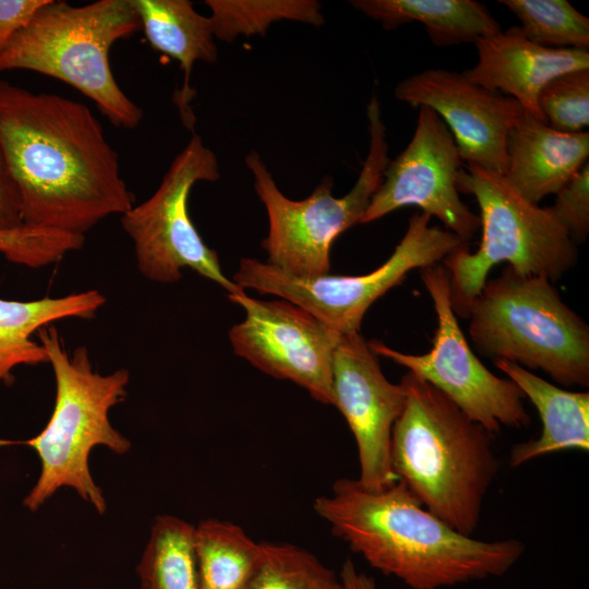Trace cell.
I'll return each mask as SVG.
<instances>
[{
  "label": "cell",
  "mask_w": 589,
  "mask_h": 589,
  "mask_svg": "<svg viewBox=\"0 0 589 589\" xmlns=\"http://www.w3.org/2000/svg\"><path fill=\"white\" fill-rule=\"evenodd\" d=\"M0 147L24 225L84 236L133 206L118 153L82 103L0 81Z\"/></svg>",
  "instance_id": "6da1fadb"
},
{
  "label": "cell",
  "mask_w": 589,
  "mask_h": 589,
  "mask_svg": "<svg viewBox=\"0 0 589 589\" xmlns=\"http://www.w3.org/2000/svg\"><path fill=\"white\" fill-rule=\"evenodd\" d=\"M333 533L373 568L411 589H441L507 573L525 552L514 538L485 541L462 534L429 512L399 480L369 488L335 481L313 503Z\"/></svg>",
  "instance_id": "7a4b0ae2"
},
{
  "label": "cell",
  "mask_w": 589,
  "mask_h": 589,
  "mask_svg": "<svg viewBox=\"0 0 589 589\" xmlns=\"http://www.w3.org/2000/svg\"><path fill=\"white\" fill-rule=\"evenodd\" d=\"M405 405L390 438L397 479L433 515L472 536L498 472L491 435L436 387L407 372Z\"/></svg>",
  "instance_id": "3957f363"
},
{
  "label": "cell",
  "mask_w": 589,
  "mask_h": 589,
  "mask_svg": "<svg viewBox=\"0 0 589 589\" xmlns=\"http://www.w3.org/2000/svg\"><path fill=\"white\" fill-rule=\"evenodd\" d=\"M36 334L55 375L53 410L36 436L25 441L0 438V446L25 445L39 457V477L23 501L31 512L65 486L104 514L106 501L91 474L88 458L95 446H106L116 454H125L131 447L109 421L110 409L125 399L130 373L125 369L106 375L96 372L87 348L79 346L69 354L52 324Z\"/></svg>",
  "instance_id": "277c9868"
},
{
  "label": "cell",
  "mask_w": 589,
  "mask_h": 589,
  "mask_svg": "<svg viewBox=\"0 0 589 589\" xmlns=\"http://www.w3.org/2000/svg\"><path fill=\"white\" fill-rule=\"evenodd\" d=\"M141 28L131 0L84 5L47 0L0 53V71L28 70L58 79L92 99L116 127L135 129L143 110L116 81L112 45Z\"/></svg>",
  "instance_id": "5b68a950"
},
{
  "label": "cell",
  "mask_w": 589,
  "mask_h": 589,
  "mask_svg": "<svg viewBox=\"0 0 589 589\" xmlns=\"http://www.w3.org/2000/svg\"><path fill=\"white\" fill-rule=\"evenodd\" d=\"M468 334L476 350L541 370L567 386L589 385V327L552 281L505 266L471 302Z\"/></svg>",
  "instance_id": "8992f818"
},
{
  "label": "cell",
  "mask_w": 589,
  "mask_h": 589,
  "mask_svg": "<svg viewBox=\"0 0 589 589\" xmlns=\"http://www.w3.org/2000/svg\"><path fill=\"white\" fill-rule=\"evenodd\" d=\"M457 188L476 199L482 238L477 251L465 244L442 261L456 315L467 318L490 271L502 262L519 274L552 283L576 264L577 245L550 208L522 197L504 176L468 164L457 176Z\"/></svg>",
  "instance_id": "52a82bcc"
},
{
  "label": "cell",
  "mask_w": 589,
  "mask_h": 589,
  "mask_svg": "<svg viewBox=\"0 0 589 589\" xmlns=\"http://www.w3.org/2000/svg\"><path fill=\"white\" fill-rule=\"evenodd\" d=\"M370 145L359 177L341 197L333 195V179L325 177L311 195L293 201L281 193L261 156L245 157L254 177L255 192L264 204L268 233L262 241L272 266L296 277L329 274L334 241L365 213L389 161L386 128L375 94L368 107Z\"/></svg>",
  "instance_id": "ba28073f"
},
{
  "label": "cell",
  "mask_w": 589,
  "mask_h": 589,
  "mask_svg": "<svg viewBox=\"0 0 589 589\" xmlns=\"http://www.w3.org/2000/svg\"><path fill=\"white\" fill-rule=\"evenodd\" d=\"M431 216L413 214L407 230L392 255L365 275L296 277L268 263L241 259L233 283L288 300L340 334L360 332L369 308L392 288L400 285L416 268L431 266L458 248L468 244L455 233L430 226Z\"/></svg>",
  "instance_id": "9c48e42d"
},
{
  "label": "cell",
  "mask_w": 589,
  "mask_h": 589,
  "mask_svg": "<svg viewBox=\"0 0 589 589\" xmlns=\"http://www.w3.org/2000/svg\"><path fill=\"white\" fill-rule=\"evenodd\" d=\"M219 177L216 155L193 134L156 191L121 215L122 228L134 245L137 268L145 278L175 283L184 268H191L228 294L245 292L223 273L217 253L205 244L189 215L192 187Z\"/></svg>",
  "instance_id": "30bf717a"
},
{
  "label": "cell",
  "mask_w": 589,
  "mask_h": 589,
  "mask_svg": "<svg viewBox=\"0 0 589 589\" xmlns=\"http://www.w3.org/2000/svg\"><path fill=\"white\" fill-rule=\"evenodd\" d=\"M420 277L437 317L431 350L423 354L405 353L372 339L368 341L372 351L436 387L490 434L502 428L529 426L530 416L517 385L493 374L471 350L452 306L445 266L437 263L423 267Z\"/></svg>",
  "instance_id": "8fae6325"
},
{
  "label": "cell",
  "mask_w": 589,
  "mask_h": 589,
  "mask_svg": "<svg viewBox=\"0 0 589 589\" xmlns=\"http://www.w3.org/2000/svg\"><path fill=\"white\" fill-rule=\"evenodd\" d=\"M228 299L245 311L244 320L229 332L235 353L334 406L333 358L342 334L285 299L263 301L245 292Z\"/></svg>",
  "instance_id": "7c38bea8"
},
{
  "label": "cell",
  "mask_w": 589,
  "mask_h": 589,
  "mask_svg": "<svg viewBox=\"0 0 589 589\" xmlns=\"http://www.w3.org/2000/svg\"><path fill=\"white\" fill-rule=\"evenodd\" d=\"M461 158L446 124L429 107H419L413 135L393 160L360 219L375 221L406 206H417L469 242L480 228L479 215L461 201L457 176Z\"/></svg>",
  "instance_id": "4fadbf2b"
},
{
  "label": "cell",
  "mask_w": 589,
  "mask_h": 589,
  "mask_svg": "<svg viewBox=\"0 0 589 589\" xmlns=\"http://www.w3.org/2000/svg\"><path fill=\"white\" fill-rule=\"evenodd\" d=\"M394 94L413 108L429 107L436 112L467 165L504 176L508 134L524 113L517 100L445 69L412 74L396 85Z\"/></svg>",
  "instance_id": "5bb4252c"
},
{
  "label": "cell",
  "mask_w": 589,
  "mask_h": 589,
  "mask_svg": "<svg viewBox=\"0 0 589 589\" xmlns=\"http://www.w3.org/2000/svg\"><path fill=\"white\" fill-rule=\"evenodd\" d=\"M334 406L350 428L358 450V480L381 488L398 479L390 464L394 424L405 405V390L382 372L377 356L360 332L342 334L333 358Z\"/></svg>",
  "instance_id": "9a60e30c"
},
{
  "label": "cell",
  "mask_w": 589,
  "mask_h": 589,
  "mask_svg": "<svg viewBox=\"0 0 589 589\" xmlns=\"http://www.w3.org/2000/svg\"><path fill=\"white\" fill-rule=\"evenodd\" d=\"M478 61L464 75L472 83L517 100L525 111L545 122L538 97L553 77L589 69V50L550 48L531 41L512 26L476 43Z\"/></svg>",
  "instance_id": "2e32d148"
},
{
  "label": "cell",
  "mask_w": 589,
  "mask_h": 589,
  "mask_svg": "<svg viewBox=\"0 0 589 589\" xmlns=\"http://www.w3.org/2000/svg\"><path fill=\"white\" fill-rule=\"evenodd\" d=\"M504 178L522 197L539 204L556 194L589 157V133H566L524 110L507 139Z\"/></svg>",
  "instance_id": "e0dca14e"
},
{
  "label": "cell",
  "mask_w": 589,
  "mask_h": 589,
  "mask_svg": "<svg viewBox=\"0 0 589 589\" xmlns=\"http://www.w3.org/2000/svg\"><path fill=\"white\" fill-rule=\"evenodd\" d=\"M495 365L533 404L542 422L538 437L513 446L512 467L563 450H589L588 392L563 389L510 361L497 360Z\"/></svg>",
  "instance_id": "ac0fdd59"
},
{
  "label": "cell",
  "mask_w": 589,
  "mask_h": 589,
  "mask_svg": "<svg viewBox=\"0 0 589 589\" xmlns=\"http://www.w3.org/2000/svg\"><path fill=\"white\" fill-rule=\"evenodd\" d=\"M140 19L141 28L149 45L180 64L183 72L181 88L175 94L181 121L193 130L195 116L191 101L195 91L191 74L195 62H215L217 47L208 16L194 10L188 0H131Z\"/></svg>",
  "instance_id": "d6986e66"
},
{
  "label": "cell",
  "mask_w": 589,
  "mask_h": 589,
  "mask_svg": "<svg viewBox=\"0 0 589 589\" xmlns=\"http://www.w3.org/2000/svg\"><path fill=\"white\" fill-rule=\"evenodd\" d=\"M105 303L95 289L29 301L0 298V385L20 365L48 363L45 348L33 339L41 327L71 317L91 320Z\"/></svg>",
  "instance_id": "ffe728a7"
},
{
  "label": "cell",
  "mask_w": 589,
  "mask_h": 589,
  "mask_svg": "<svg viewBox=\"0 0 589 589\" xmlns=\"http://www.w3.org/2000/svg\"><path fill=\"white\" fill-rule=\"evenodd\" d=\"M349 3L388 31L419 22L438 47L474 44L502 31L489 9L476 0H351Z\"/></svg>",
  "instance_id": "44dd1931"
},
{
  "label": "cell",
  "mask_w": 589,
  "mask_h": 589,
  "mask_svg": "<svg viewBox=\"0 0 589 589\" xmlns=\"http://www.w3.org/2000/svg\"><path fill=\"white\" fill-rule=\"evenodd\" d=\"M197 589H248L262 560V542L216 518L194 527Z\"/></svg>",
  "instance_id": "7402d4cb"
},
{
  "label": "cell",
  "mask_w": 589,
  "mask_h": 589,
  "mask_svg": "<svg viewBox=\"0 0 589 589\" xmlns=\"http://www.w3.org/2000/svg\"><path fill=\"white\" fill-rule=\"evenodd\" d=\"M141 589H197L194 526L157 516L137 565Z\"/></svg>",
  "instance_id": "603a6c76"
},
{
  "label": "cell",
  "mask_w": 589,
  "mask_h": 589,
  "mask_svg": "<svg viewBox=\"0 0 589 589\" xmlns=\"http://www.w3.org/2000/svg\"><path fill=\"white\" fill-rule=\"evenodd\" d=\"M215 38L232 41L238 36L264 35L279 21L321 26L324 17L315 0H206Z\"/></svg>",
  "instance_id": "cb8c5ba5"
},
{
  "label": "cell",
  "mask_w": 589,
  "mask_h": 589,
  "mask_svg": "<svg viewBox=\"0 0 589 589\" xmlns=\"http://www.w3.org/2000/svg\"><path fill=\"white\" fill-rule=\"evenodd\" d=\"M531 41L560 49L589 50V19L567 0H498Z\"/></svg>",
  "instance_id": "d4e9b609"
},
{
  "label": "cell",
  "mask_w": 589,
  "mask_h": 589,
  "mask_svg": "<svg viewBox=\"0 0 589 589\" xmlns=\"http://www.w3.org/2000/svg\"><path fill=\"white\" fill-rule=\"evenodd\" d=\"M248 589H344L339 575L308 550L262 542V560Z\"/></svg>",
  "instance_id": "484cf974"
},
{
  "label": "cell",
  "mask_w": 589,
  "mask_h": 589,
  "mask_svg": "<svg viewBox=\"0 0 589 589\" xmlns=\"http://www.w3.org/2000/svg\"><path fill=\"white\" fill-rule=\"evenodd\" d=\"M85 236L20 225L0 228V254L11 263L40 268L82 249Z\"/></svg>",
  "instance_id": "4316f807"
},
{
  "label": "cell",
  "mask_w": 589,
  "mask_h": 589,
  "mask_svg": "<svg viewBox=\"0 0 589 589\" xmlns=\"http://www.w3.org/2000/svg\"><path fill=\"white\" fill-rule=\"evenodd\" d=\"M538 107L553 129L577 133L589 125V69L563 73L541 89Z\"/></svg>",
  "instance_id": "83f0119b"
},
{
  "label": "cell",
  "mask_w": 589,
  "mask_h": 589,
  "mask_svg": "<svg viewBox=\"0 0 589 589\" xmlns=\"http://www.w3.org/2000/svg\"><path fill=\"white\" fill-rule=\"evenodd\" d=\"M550 211L577 245L589 233V163L555 194Z\"/></svg>",
  "instance_id": "f1b7e54d"
},
{
  "label": "cell",
  "mask_w": 589,
  "mask_h": 589,
  "mask_svg": "<svg viewBox=\"0 0 589 589\" xmlns=\"http://www.w3.org/2000/svg\"><path fill=\"white\" fill-rule=\"evenodd\" d=\"M47 0H0V53Z\"/></svg>",
  "instance_id": "f546056e"
},
{
  "label": "cell",
  "mask_w": 589,
  "mask_h": 589,
  "mask_svg": "<svg viewBox=\"0 0 589 589\" xmlns=\"http://www.w3.org/2000/svg\"><path fill=\"white\" fill-rule=\"evenodd\" d=\"M20 225L23 224L19 192L0 147V228H13Z\"/></svg>",
  "instance_id": "4dcf8cb0"
},
{
  "label": "cell",
  "mask_w": 589,
  "mask_h": 589,
  "mask_svg": "<svg viewBox=\"0 0 589 589\" xmlns=\"http://www.w3.org/2000/svg\"><path fill=\"white\" fill-rule=\"evenodd\" d=\"M344 589H376L375 580L359 572L351 560H346L338 574Z\"/></svg>",
  "instance_id": "1f68e13d"
}]
</instances>
